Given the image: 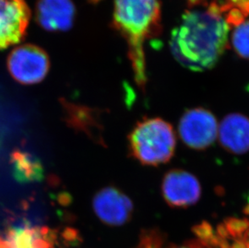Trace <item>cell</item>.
Here are the masks:
<instances>
[{
  "label": "cell",
  "instance_id": "cell-15",
  "mask_svg": "<svg viewBox=\"0 0 249 248\" xmlns=\"http://www.w3.org/2000/svg\"><path fill=\"white\" fill-rule=\"evenodd\" d=\"M232 45L239 56L249 60V20L237 26L232 34Z\"/></svg>",
  "mask_w": 249,
  "mask_h": 248
},
{
  "label": "cell",
  "instance_id": "cell-16",
  "mask_svg": "<svg viewBox=\"0 0 249 248\" xmlns=\"http://www.w3.org/2000/svg\"><path fill=\"white\" fill-rule=\"evenodd\" d=\"M165 244L164 234L156 229L146 230L141 233L137 248H163Z\"/></svg>",
  "mask_w": 249,
  "mask_h": 248
},
{
  "label": "cell",
  "instance_id": "cell-2",
  "mask_svg": "<svg viewBox=\"0 0 249 248\" xmlns=\"http://www.w3.org/2000/svg\"><path fill=\"white\" fill-rule=\"evenodd\" d=\"M113 24L127 40L135 80L143 88L147 80L143 43L160 33L159 0H115Z\"/></svg>",
  "mask_w": 249,
  "mask_h": 248
},
{
  "label": "cell",
  "instance_id": "cell-4",
  "mask_svg": "<svg viewBox=\"0 0 249 248\" xmlns=\"http://www.w3.org/2000/svg\"><path fill=\"white\" fill-rule=\"evenodd\" d=\"M7 69L12 78L23 85H33L45 79L50 68L47 53L36 45H21L7 57Z\"/></svg>",
  "mask_w": 249,
  "mask_h": 248
},
{
  "label": "cell",
  "instance_id": "cell-11",
  "mask_svg": "<svg viewBox=\"0 0 249 248\" xmlns=\"http://www.w3.org/2000/svg\"><path fill=\"white\" fill-rule=\"evenodd\" d=\"M219 141L228 152L244 154L249 151V119L240 113L227 115L219 126Z\"/></svg>",
  "mask_w": 249,
  "mask_h": 248
},
{
  "label": "cell",
  "instance_id": "cell-9",
  "mask_svg": "<svg viewBox=\"0 0 249 248\" xmlns=\"http://www.w3.org/2000/svg\"><path fill=\"white\" fill-rule=\"evenodd\" d=\"M76 8L72 0H38L36 20L49 32H66L73 27Z\"/></svg>",
  "mask_w": 249,
  "mask_h": 248
},
{
  "label": "cell",
  "instance_id": "cell-12",
  "mask_svg": "<svg viewBox=\"0 0 249 248\" xmlns=\"http://www.w3.org/2000/svg\"><path fill=\"white\" fill-rule=\"evenodd\" d=\"M12 175L21 184L40 182L45 175L42 163L39 158L25 151H16L11 158Z\"/></svg>",
  "mask_w": 249,
  "mask_h": 248
},
{
  "label": "cell",
  "instance_id": "cell-18",
  "mask_svg": "<svg viewBox=\"0 0 249 248\" xmlns=\"http://www.w3.org/2000/svg\"><path fill=\"white\" fill-rule=\"evenodd\" d=\"M212 0H187L190 7H197V6H205Z\"/></svg>",
  "mask_w": 249,
  "mask_h": 248
},
{
  "label": "cell",
  "instance_id": "cell-19",
  "mask_svg": "<svg viewBox=\"0 0 249 248\" xmlns=\"http://www.w3.org/2000/svg\"><path fill=\"white\" fill-rule=\"evenodd\" d=\"M249 248V235L247 238V242H246V248Z\"/></svg>",
  "mask_w": 249,
  "mask_h": 248
},
{
  "label": "cell",
  "instance_id": "cell-14",
  "mask_svg": "<svg viewBox=\"0 0 249 248\" xmlns=\"http://www.w3.org/2000/svg\"><path fill=\"white\" fill-rule=\"evenodd\" d=\"M206 7L219 13L229 27H237L249 16V0H212Z\"/></svg>",
  "mask_w": 249,
  "mask_h": 248
},
{
  "label": "cell",
  "instance_id": "cell-20",
  "mask_svg": "<svg viewBox=\"0 0 249 248\" xmlns=\"http://www.w3.org/2000/svg\"><path fill=\"white\" fill-rule=\"evenodd\" d=\"M89 1H90L91 2H99L100 0H89Z\"/></svg>",
  "mask_w": 249,
  "mask_h": 248
},
{
  "label": "cell",
  "instance_id": "cell-8",
  "mask_svg": "<svg viewBox=\"0 0 249 248\" xmlns=\"http://www.w3.org/2000/svg\"><path fill=\"white\" fill-rule=\"evenodd\" d=\"M97 217L109 226L120 227L132 218L134 206L132 200L115 187H107L97 193L93 200Z\"/></svg>",
  "mask_w": 249,
  "mask_h": 248
},
{
  "label": "cell",
  "instance_id": "cell-1",
  "mask_svg": "<svg viewBox=\"0 0 249 248\" xmlns=\"http://www.w3.org/2000/svg\"><path fill=\"white\" fill-rule=\"evenodd\" d=\"M229 28L223 17L209 8L186 12L172 33L173 55L191 71H207L225 50Z\"/></svg>",
  "mask_w": 249,
  "mask_h": 248
},
{
  "label": "cell",
  "instance_id": "cell-10",
  "mask_svg": "<svg viewBox=\"0 0 249 248\" xmlns=\"http://www.w3.org/2000/svg\"><path fill=\"white\" fill-rule=\"evenodd\" d=\"M54 236L49 228L23 223L11 227L0 238V248H53Z\"/></svg>",
  "mask_w": 249,
  "mask_h": 248
},
{
  "label": "cell",
  "instance_id": "cell-3",
  "mask_svg": "<svg viewBox=\"0 0 249 248\" xmlns=\"http://www.w3.org/2000/svg\"><path fill=\"white\" fill-rule=\"evenodd\" d=\"M130 152L141 164L158 166L169 161L175 152L176 136L160 118L141 120L128 136Z\"/></svg>",
  "mask_w": 249,
  "mask_h": 248
},
{
  "label": "cell",
  "instance_id": "cell-13",
  "mask_svg": "<svg viewBox=\"0 0 249 248\" xmlns=\"http://www.w3.org/2000/svg\"><path fill=\"white\" fill-rule=\"evenodd\" d=\"M69 123L75 128L80 129L92 138L101 141V124L99 123L98 113L95 110L78 106L66 105Z\"/></svg>",
  "mask_w": 249,
  "mask_h": 248
},
{
  "label": "cell",
  "instance_id": "cell-5",
  "mask_svg": "<svg viewBox=\"0 0 249 248\" xmlns=\"http://www.w3.org/2000/svg\"><path fill=\"white\" fill-rule=\"evenodd\" d=\"M219 126L210 110L194 108L186 111L179 123L180 137L190 148L203 150L214 143L218 136Z\"/></svg>",
  "mask_w": 249,
  "mask_h": 248
},
{
  "label": "cell",
  "instance_id": "cell-17",
  "mask_svg": "<svg viewBox=\"0 0 249 248\" xmlns=\"http://www.w3.org/2000/svg\"><path fill=\"white\" fill-rule=\"evenodd\" d=\"M166 248H212L207 246V244L200 241L198 239L196 240H191L187 241L185 244L181 245H171V246L166 247Z\"/></svg>",
  "mask_w": 249,
  "mask_h": 248
},
{
  "label": "cell",
  "instance_id": "cell-6",
  "mask_svg": "<svg viewBox=\"0 0 249 248\" xmlns=\"http://www.w3.org/2000/svg\"><path fill=\"white\" fill-rule=\"evenodd\" d=\"M30 17L24 0H0V50L24 40Z\"/></svg>",
  "mask_w": 249,
  "mask_h": 248
},
{
  "label": "cell",
  "instance_id": "cell-7",
  "mask_svg": "<svg viewBox=\"0 0 249 248\" xmlns=\"http://www.w3.org/2000/svg\"><path fill=\"white\" fill-rule=\"evenodd\" d=\"M161 192L169 206L187 208L198 201L202 195V188L193 174L181 169H174L164 177Z\"/></svg>",
  "mask_w": 249,
  "mask_h": 248
}]
</instances>
